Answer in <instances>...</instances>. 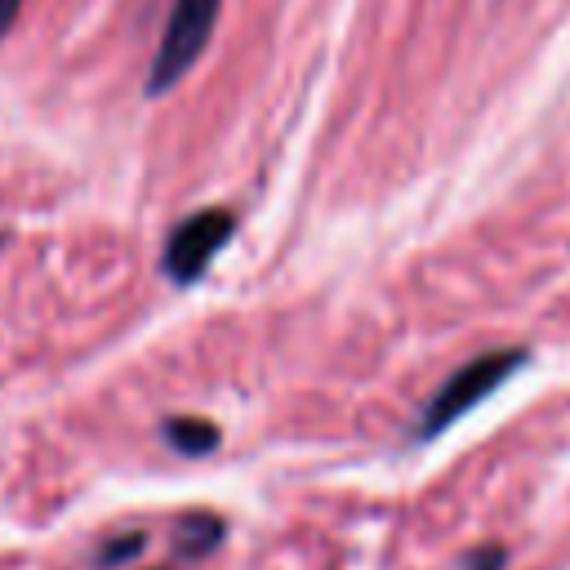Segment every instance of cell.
I'll return each mask as SVG.
<instances>
[{"mask_svg":"<svg viewBox=\"0 0 570 570\" xmlns=\"http://www.w3.org/2000/svg\"><path fill=\"white\" fill-rule=\"evenodd\" d=\"M525 361H530L525 347H494V352H481V356H472L468 365H459V370L432 392V401L423 405L419 436H436V432H445L450 423H459L468 410H476L485 396H494Z\"/></svg>","mask_w":570,"mask_h":570,"instance_id":"obj_1","label":"cell"},{"mask_svg":"<svg viewBox=\"0 0 570 570\" xmlns=\"http://www.w3.org/2000/svg\"><path fill=\"white\" fill-rule=\"evenodd\" d=\"M218 9H223V0H174L169 4V22H165L160 45H156V58L147 67V94L151 98L165 94V89H174L196 67V58L205 53V45L214 36Z\"/></svg>","mask_w":570,"mask_h":570,"instance_id":"obj_2","label":"cell"},{"mask_svg":"<svg viewBox=\"0 0 570 570\" xmlns=\"http://www.w3.org/2000/svg\"><path fill=\"white\" fill-rule=\"evenodd\" d=\"M236 232V214L223 209V205H209V209H196L187 214L183 223H174L169 240H165V254H160V267L174 285H191L205 276V267L214 263V254L232 240Z\"/></svg>","mask_w":570,"mask_h":570,"instance_id":"obj_3","label":"cell"},{"mask_svg":"<svg viewBox=\"0 0 570 570\" xmlns=\"http://www.w3.org/2000/svg\"><path fill=\"white\" fill-rule=\"evenodd\" d=\"M223 539H227V525L214 512H187L174 525V552L178 557H209Z\"/></svg>","mask_w":570,"mask_h":570,"instance_id":"obj_4","label":"cell"},{"mask_svg":"<svg viewBox=\"0 0 570 570\" xmlns=\"http://www.w3.org/2000/svg\"><path fill=\"white\" fill-rule=\"evenodd\" d=\"M160 436H165V445L169 450H178V454H214V445H218V428L209 423V419H196V414H174V419H165L160 423Z\"/></svg>","mask_w":570,"mask_h":570,"instance_id":"obj_5","label":"cell"},{"mask_svg":"<svg viewBox=\"0 0 570 570\" xmlns=\"http://www.w3.org/2000/svg\"><path fill=\"white\" fill-rule=\"evenodd\" d=\"M142 543H147V534H142V530L116 534V539H107V543H102V552H98V566H120V561L138 557V552H142Z\"/></svg>","mask_w":570,"mask_h":570,"instance_id":"obj_6","label":"cell"},{"mask_svg":"<svg viewBox=\"0 0 570 570\" xmlns=\"http://www.w3.org/2000/svg\"><path fill=\"white\" fill-rule=\"evenodd\" d=\"M503 561H508V552L499 543H490V548H472L459 570H503Z\"/></svg>","mask_w":570,"mask_h":570,"instance_id":"obj_7","label":"cell"},{"mask_svg":"<svg viewBox=\"0 0 570 570\" xmlns=\"http://www.w3.org/2000/svg\"><path fill=\"white\" fill-rule=\"evenodd\" d=\"M22 4H27V0H0V36H4V31H9L13 22H18Z\"/></svg>","mask_w":570,"mask_h":570,"instance_id":"obj_8","label":"cell"},{"mask_svg":"<svg viewBox=\"0 0 570 570\" xmlns=\"http://www.w3.org/2000/svg\"><path fill=\"white\" fill-rule=\"evenodd\" d=\"M4 240H9V236H4V232H0V245H4Z\"/></svg>","mask_w":570,"mask_h":570,"instance_id":"obj_9","label":"cell"}]
</instances>
